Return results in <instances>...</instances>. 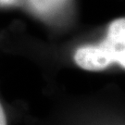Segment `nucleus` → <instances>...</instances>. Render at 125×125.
<instances>
[{"label": "nucleus", "instance_id": "obj_2", "mask_svg": "<svg viewBox=\"0 0 125 125\" xmlns=\"http://www.w3.org/2000/svg\"><path fill=\"white\" fill-rule=\"evenodd\" d=\"M0 125H8L7 124V118L5 114L4 108L2 107L1 103H0Z\"/></svg>", "mask_w": 125, "mask_h": 125}, {"label": "nucleus", "instance_id": "obj_1", "mask_svg": "<svg viewBox=\"0 0 125 125\" xmlns=\"http://www.w3.org/2000/svg\"><path fill=\"white\" fill-rule=\"evenodd\" d=\"M74 61L85 71H103L116 63L125 68V19L119 18L108 25L107 35L98 45H83L74 53Z\"/></svg>", "mask_w": 125, "mask_h": 125}]
</instances>
